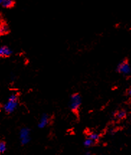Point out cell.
<instances>
[{
	"mask_svg": "<svg viewBox=\"0 0 131 155\" xmlns=\"http://www.w3.org/2000/svg\"><path fill=\"white\" fill-rule=\"evenodd\" d=\"M7 150V144L4 141H0V154H3Z\"/></svg>",
	"mask_w": 131,
	"mask_h": 155,
	"instance_id": "cell-10",
	"label": "cell"
},
{
	"mask_svg": "<svg viewBox=\"0 0 131 155\" xmlns=\"http://www.w3.org/2000/svg\"><path fill=\"white\" fill-rule=\"evenodd\" d=\"M15 1L14 0H2V6L5 8H12L15 6Z\"/></svg>",
	"mask_w": 131,
	"mask_h": 155,
	"instance_id": "cell-7",
	"label": "cell"
},
{
	"mask_svg": "<svg viewBox=\"0 0 131 155\" xmlns=\"http://www.w3.org/2000/svg\"><path fill=\"white\" fill-rule=\"evenodd\" d=\"M20 139L21 143L25 145L30 141V131L28 128H22L20 131Z\"/></svg>",
	"mask_w": 131,
	"mask_h": 155,
	"instance_id": "cell-3",
	"label": "cell"
},
{
	"mask_svg": "<svg viewBox=\"0 0 131 155\" xmlns=\"http://www.w3.org/2000/svg\"><path fill=\"white\" fill-rule=\"evenodd\" d=\"M125 116H126V112L122 110L118 111V112L116 113V116H116V118L117 119H123L125 118Z\"/></svg>",
	"mask_w": 131,
	"mask_h": 155,
	"instance_id": "cell-11",
	"label": "cell"
},
{
	"mask_svg": "<svg viewBox=\"0 0 131 155\" xmlns=\"http://www.w3.org/2000/svg\"><path fill=\"white\" fill-rule=\"evenodd\" d=\"M90 154H91L90 152H87L86 153V155H90Z\"/></svg>",
	"mask_w": 131,
	"mask_h": 155,
	"instance_id": "cell-14",
	"label": "cell"
},
{
	"mask_svg": "<svg viewBox=\"0 0 131 155\" xmlns=\"http://www.w3.org/2000/svg\"><path fill=\"white\" fill-rule=\"evenodd\" d=\"M18 106V97L16 94H12L4 105V110L7 113H12Z\"/></svg>",
	"mask_w": 131,
	"mask_h": 155,
	"instance_id": "cell-1",
	"label": "cell"
},
{
	"mask_svg": "<svg viewBox=\"0 0 131 155\" xmlns=\"http://www.w3.org/2000/svg\"><path fill=\"white\" fill-rule=\"evenodd\" d=\"M12 54V49H10L9 47L3 46L0 47V58L7 57V56H11Z\"/></svg>",
	"mask_w": 131,
	"mask_h": 155,
	"instance_id": "cell-6",
	"label": "cell"
},
{
	"mask_svg": "<svg viewBox=\"0 0 131 155\" xmlns=\"http://www.w3.org/2000/svg\"><path fill=\"white\" fill-rule=\"evenodd\" d=\"M9 27L6 24H2L0 25V35H6L9 33Z\"/></svg>",
	"mask_w": 131,
	"mask_h": 155,
	"instance_id": "cell-8",
	"label": "cell"
},
{
	"mask_svg": "<svg viewBox=\"0 0 131 155\" xmlns=\"http://www.w3.org/2000/svg\"><path fill=\"white\" fill-rule=\"evenodd\" d=\"M88 138H90V139L93 140L94 142H96V141H97L98 140L100 139V136H99V134L96 133H92L89 135Z\"/></svg>",
	"mask_w": 131,
	"mask_h": 155,
	"instance_id": "cell-12",
	"label": "cell"
},
{
	"mask_svg": "<svg viewBox=\"0 0 131 155\" xmlns=\"http://www.w3.org/2000/svg\"><path fill=\"white\" fill-rule=\"evenodd\" d=\"M128 94L129 96H131V88H130L128 90Z\"/></svg>",
	"mask_w": 131,
	"mask_h": 155,
	"instance_id": "cell-13",
	"label": "cell"
},
{
	"mask_svg": "<svg viewBox=\"0 0 131 155\" xmlns=\"http://www.w3.org/2000/svg\"><path fill=\"white\" fill-rule=\"evenodd\" d=\"M49 121H50V117H49L48 115L43 114L39 120L38 127L40 128H45L49 124Z\"/></svg>",
	"mask_w": 131,
	"mask_h": 155,
	"instance_id": "cell-5",
	"label": "cell"
},
{
	"mask_svg": "<svg viewBox=\"0 0 131 155\" xmlns=\"http://www.w3.org/2000/svg\"><path fill=\"white\" fill-rule=\"evenodd\" d=\"M94 143H95V142H94L93 140L90 139V138H87V139L84 140V146L86 147H91L94 144Z\"/></svg>",
	"mask_w": 131,
	"mask_h": 155,
	"instance_id": "cell-9",
	"label": "cell"
},
{
	"mask_svg": "<svg viewBox=\"0 0 131 155\" xmlns=\"http://www.w3.org/2000/svg\"><path fill=\"white\" fill-rule=\"evenodd\" d=\"M81 105V97L78 93L73 94L70 97L69 107L71 110L77 111Z\"/></svg>",
	"mask_w": 131,
	"mask_h": 155,
	"instance_id": "cell-2",
	"label": "cell"
},
{
	"mask_svg": "<svg viewBox=\"0 0 131 155\" xmlns=\"http://www.w3.org/2000/svg\"><path fill=\"white\" fill-rule=\"evenodd\" d=\"M117 71L124 75H128L131 73V67L128 61H123L117 65Z\"/></svg>",
	"mask_w": 131,
	"mask_h": 155,
	"instance_id": "cell-4",
	"label": "cell"
},
{
	"mask_svg": "<svg viewBox=\"0 0 131 155\" xmlns=\"http://www.w3.org/2000/svg\"><path fill=\"white\" fill-rule=\"evenodd\" d=\"M2 0H0V5H2Z\"/></svg>",
	"mask_w": 131,
	"mask_h": 155,
	"instance_id": "cell-15",
	"label": "cell"
}]
</instances>
